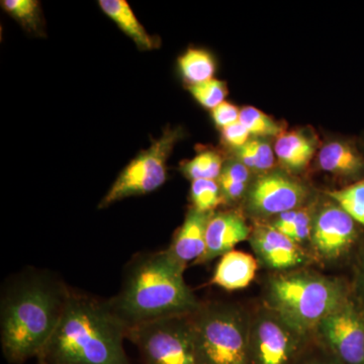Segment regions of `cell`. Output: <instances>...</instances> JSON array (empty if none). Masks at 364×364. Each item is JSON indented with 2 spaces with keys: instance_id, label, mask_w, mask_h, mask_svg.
Listing matches in <instances>:
<instances>
[{
  "instance_id": "cell-28",
  "label": "cell",
  "mask_w": 364,
  "mask_h": 364,
  "mask_svg": "<svg viewBox=\"0 0 364 364\" xmlns=\"http://www.w3.org/2000/svg\"><path fill=\"white\" fill-rule=\"evenodd\" d=\"M222 136L224 142L230 147L240 149L249 142L250 134L240 121H238L222 129Z\"/></svg>"
},
{
  "instance_id": "cell-25",
  "label": "cell",
  "mask_w": 364,
  "mask_h": 364,
  "mask_svg": "<svg viewBox=\"0 0 364 364\" xmlns=\"http://www.w3.org/2000/svg\"><path fill=\"white\" fill-rule=\"evenodd\" d=\"M191 198L193 208L203 213L215 212V208L225 205L219 183L210 179L191 181Z\"/></svg>"
},
{
  "instance_id": "cell-23",
  "label": "cell",
  "mask_w": 364,
  "mask_h": 364,
  "mask_svg": "<svg viewBox=\"0 0 364 364\" xmlns=\"http://www.w3.org/2000/svg\"><path fill=\"white\" fill-rule=\"evenodd\" d=\"M239 161L251 171L267 172L275 164V152L262 138L252 139L238 149Z\"/></svg>"
},
{
  "instance_id": "cell-6",
  "label": "cell",
  "mask_w": 364,
  "mask_h": 364,
  "mask_svg": "<svg viewBox=\"0 0 364 364\" xmlns=\"http://www.w3.org/2000/svg\"><path fill=\"white\" fill-rule=\"evenodd\" d=\"M191 315L133 326L127 329L126 338L136 345L144 364H198Z\"/></svg>"
},
{
  "instance_id": "cell-2",
  "label": "cell",
  "mask_w": 364,
  "mask_h": 364,
  "mask_svg": "<svg viewBox=\"0 0 364 364\" xmlns=\"http://www.w3.org/2000/svg\"><path fill=\"white\" fill-rule=\"evenodd\" d=\"M126 332L109 301L71 293L37 359L46 364H130L124 348Z\"/></svg>"
},
{
  "instance_id": "cell-17",
  "label": "cell",
  "mask_w": 364,
  "mask_h": 364,
  "mask_svg": "<svg viewBox=\"0 0 364 364\" xmlns=\"http://www.w3.org/2000/svg\"><path fill=\"white\" fill-rule=\"evenodd\" d=\"M275 156L291 171H301L309 166L316 153V142L304 132H284L277 138Z\"/></svg>"
},
{
  "instance_id": "cell-34",
  "label": "cell",
  "mask_w": 364,
  "mask_h": 364,
  "mask_svg": "<svg viewBox=\"0 0 364 364\" xmlns=\"http://www.w3.org/2000/svg\"><path fill=\"white\" fill-rule=\"evenodd\" d=\"M363 150L364 151V142H363Z\"/></svg>"
},
{
  "instance_id": "cell-32",
  "label": "cell",
  "mask_w": 364,
  "mask_h": 364,
  "mask_svg": "<svg viewBox=\"0 0 364 364\" xmlns=\"http://www.w3.org/2000/svg\"><path fill=\"white\" fill-rule=\"evenodd\" d=\"M310 364H330V363H322V361H318V363H310ZM332 364V363H331Z\"/></svg>"
},
{
  "instance_id": "cell-30",
  "label": "cell",
  "mask_w": 364,
  "mask_h": 364,
  "mask_svg": "<svg viewBox=\"0 0 364 364\" xmlns=\"http://www.w3.org/2000/svg\"><path fill=\"white\" fill-rule=\"evenodd\" d=\"M240 112L236 105L224 102L213 109V119L219 128L224 129L239 121Z\"/></svg>"
},
{
  "instance_id": "cell-22",
  "label": "cell",
  "mask_w": 364,
  "mask_h": 364,
  "mask_svg": "<svg viewBox=\"0 0 364 364\" xmlns=\"http://www.w3.org/2000/svg\"><path fill=\"white\" fill-rule=\"evenodd\" d=\"M327 195L364 229V178L328 191Z\"/></svg>"
},
{
  "instance_id": "cell-3",
  "label": "cell",
  "mask_w": 364,
  "mask_h": 364,
  "mask_svg": "<svg viewBox=\"0 0 364 364\" xmlns=\"http://www.w3.org/2000/svg\"><path fill=\"white\" fill-rule=\"evenodd\" d=\"M184 270L167 250L134 258L121 291L109 301L127 329L157 318L191 315L200 309L184 279Z\"/></svg>"
},
{
  "instance_id": "cell-12",
  "label": "cell",
  "mask_w": 364,
  "mask_h": 364,
  "mask_svg": "<svg viewBox=\"0 0 364 364\" xmlns=\"http://www.w3.org/2000/svg\"><path fill=\"white\" fill-rule=\"evenodd\" d=\"M258 262L277 272L304 268L312 261L310 253L268 223L252 228L249 237Z\"/></svg>"
},
{
  "instance_id": "cell-19",
  "label": "cell",
  "mask_w": 364,
  "mask_h": 364,
  "mask_svg": "<svg viewBox=\"0 0 364 364\" xmlns=\"http://www.w3.org/2000/svg\"><path fill=\"white\" fill-rule=\"evenodd\" d=\"M315 210L311 207L296 208L277 215L268 224L304 247L310 243Z\"/></svg>"
},
{
  "instance_id": "cell-15",
  "label": "cell",
  "mask_w": 364,
  "mask_h": 364,
  "mask_svg": "<svg viewBox=\"0 0 364 364\" xmlns=\"http://www.w3.org/2000/svg\"><path fill=\"white\" fill-rule=\"evenodd\" d=\"M318 166L332 176L355 182L364 178V151L349 140H334L323 146Z\"/></svg>"
},
{
  "instance_id": "cell-16",
  "label": "cell",
  "mask_w": 364,
  "mask_h": 364,
  "mask_svg": "<svg viewBox=\"0 0 364 364\" xmlns=\"http://www.w3.org/2000/svg\"><path fill=\"white\" fill-rule=\"evenodd\" d=\"M257 258L242 251H231L220 259L213 275L212 284L228 291L250 286L258 269Z\"/></svg>"
},
{
  "instance_id": "cell-7",
  "label": "cell",
  "mask_w": 364,
  "mask_h": 364,
  "mask_svg": "<svg viewBox=\"0 0 364 364\" xmlns=\"http://www.w3.org/2000/svg\"><path fill=\"white\" fill-rule=\"evenodd\" d=\"M182 134L181 128L167 127L149 149L141 152L124 167L98 208H109L124 198L148 195L161 188L167 179V160Z\"/></svg>"
},
{
  "instance_id": "cell-4",
  "label": "cell",
  "mask_w": 364,
  "mask_h": 364,
  "mask_svg": "<svg viewBox=\"0 0 364 364\" xmlns=\"http://www.w3.org/2000/svg\"><path fill=\"white\" fill-rule=\"evenodd\" d=\"M350 299V284L345 280L304 268L274 273L265 286V306L306 338Z\"/></svg>"
},
{
  "instance_id": "cell-27",
  "label": "cell",
  "mask_w": 364,
  "mask_h": 364,
  "mask_svg": "<svg viewBox=\"0 0 364 364\" xmlns=\"http://www.w3.org/2000/svg\"><path fill=\"white\" fill-rule=\"evenodd\" d=\"M188 90L198 104L212 111L225 102L228 93L226 83L215 78L200 85H189Z\"/></svg>"
},
{
  "instance_id": "cell-9",
  "label": "cell",
  "mask_w": 364,
  "mask_h": 364,
  "mask_svg": "<svg viewBox=\"0 0 364 364\" xmlns=\"http://www.w3.org/2000/svg\"><path fill=\"white\" fill-rule=\"evenodd\" d=\"M306 339L265 306L250 318L249 364H294Z\"/></svg>"
},
{
  "instance_id": "cell-18",
  "label": "cell",
  "mask_w": 364,
  "mask_h": 364,
  "mask_svg": "<svg viewBox=\"0 0 364 364\" xmlns=\"http://www.w3.org/2000/svg\"><path fill=\"white\" fill-rule=\"evenodd\" d=\"M100 9L134 43L141 51H150L159 47L156 38L147 33L136 18L128 2L124 0H100Z\"/></svg>"
},
{
  "instance_id": "cell-5",
  "label": "cell",
  "mask_w": 364,
  "mask_h": 364,
  "mask_svg": "<svg viewBox=\"0 0 364 364\" xmlns=\"http://www.w3.org/2000/svg\"><path fill=\"white\" fill-rule=\"evenodd\" d=\"M198 364H249L250 318L238 306L210 303L191 315Z\"/></svg>"
},
{
  "instance_id": "cell-26",
  "label": "cell",
  "mask_w": 364,
  "mask_h": 364,
  "mask_svg": "<svg viewBox=\"0 0 364 364\" xmlns=\"http://www.w3.org/2000/svg\"><path fill=\"white\" fill-rule=\"evenodd\" d=\"M240 123L247 129L250 135L262 136H279L284 133V129L279 124L273 121L267 114L253 107H246L241 109Z\"/></svg>"
},
{
  "instance_id": "cell-11",
  "label": "cell",
  "mask_w": 364,
  "mask_h": 364,
  "mask_svg": "<svg viewBox=\"0 0 364 364\" xmlns=\"http://www.w3.org/2000/svg\"><path fill=\"white\" fill-rule=\"evenodd\" d=\"M308 196V188L294 177L280 172H267L251 184L245 205L255 217H277L304 207Z\"/></svg>"
},
{
  "instance_id": "cell-24",
  "label": "cell",
  "mask_w": 364,
  "mask_h": 364,
  "mask_svg": "<svg viewBox=\"0 0 364 364\" xmlns=\"http://www.w3.org/2000/svg\"><path fill=\"white\" fill-rule=\"evenodd\" d=\"M224 168L222 156L215 151L205 150L198 153L191 161L182 165V173L189 181L210 179L218 181Z\"/></svg>"
},
{
  "instance_id": "cell-13",
  "label": "cell",
  "mask_w": 364,
  "mask_h": 364,
  "mask_svg": "<svg viewBox=\"0 0 364 364\" xmlns=\"http://www.w3.org/2000/svg\"><path fill=\"white\" fill-rule=\"evenodd\" d=\"M252 228L238 210L214 212L208 223L205 251L196 264H203L234 250L241 242L249 240Z\"/></svg>"
},
{
  "instance_id": "cell-1",
  "label": "cell",
  "mask_w": 364,
  "mask_h": 364,
  "mask_svg": "<svg viewBox=\"0 0 364 364\" xmlns=\"http://www.w3.org/2000/svg\"><path fill=\"white\" fill-rule=\"evenodd\" d=\"M70 294L61 279L45 270H26L7 282L0 301V340L9 363L39 358Z\"/></svg>"
},
{
  "instance_id": "cell-20",
  "label": "cell",
  "mask_w": 364,
  "mask_h": 364,
  "mask_svg": "<svg viewBox=\"0 0 364 364\" xmlns=\"http://www.w3.org/2000/svg\"><path fill=\"white\" fill-rule=\"evenodd\" d=\"M178 66L189 85H200L214 79L215 59L205 50L191 48L179 57Z\"/></svg>"
},
{
  "instance_id": "cell-33",
  "label": "cell",
  "mask_w": 364,
  "mask_h": 364,
  "mask_svg": "<svg viewBox=\"0 0 364 364\" xmlns=\"http://www.w3.org/2000/svg\"><path fill=\"white\" fill-rule=\"evenodd\" d=\"M38 364H45V363H43L42 360H40V359H38Z\"/></svg>"
},
{
  "instance_id": "cell-8",
  "label": "cell",
  "mask_w": 364,
  "mask_h": 364,
  "mask_svg": "<svg viewBox=\"0 0 364 364\" xmlns=\"http://www.w3.org/2000/svg\"><path fill=\"white\" fill-rule=\"evenodd\" d=\"M363 228L331 200L315 210L309 253L324 263H338L360 254Z\"/></svg>"
},
{
  "instance_id": "cell-29",
  "label": "cell",
  "mask_w": 364,
  "mask_h": 364,
  "mask_svg": "<svg viewBox=\"0 0 364 364\" xmlns=\"http://www.w3.org/2000/svg\"><path fill=\"white\" fill-rule=\"evenodd\" d=\"M358 256L355 277L350 286L351 298L364 316V249Z\"/></svg>"
},
{
  "instance_id": "cell-10",
  "label": "cell",
  "mask_w": 364,
  "mask_h": 364,
  "mask_svg": "<svg viewBox=\"0 0 364 364\" xmlns=\"http://www.w3.org/2000/svg\"><path fill=\"white\" fill-rule=\"evenodd\" d=\"M314 334L339 364H364V316L352 298L323 318Z\"/></svg>"
},
{
  "instance_id": "cell-21",
  "label": "cell",
  "mask_w": 364,
  "mask_h": 364,
  "mask_svg": "<svg viewBox=\"0 0 364 364\" xmlns=\"http://www.w3.org/2000/svg\"><path fill=\"white\" fill-rule=\"evenodd\" d=\"M1 6L28 33L37 36L44 33L42 9L37 0H4Z\"/></svg>"
},
{
  "instance_id": "cell-35",
  "label": "cell",
  "mask_w": 364,
  "mask_h": 364,
  "mask_svg": "<svg viewBox=\"0 0 364 364\" xmlns=\"http://www.w3.org/2000/svg\"><path fill=\"white\" fill-rule=\"evenodd\" d=\"M46 364V363H45Z\"/></svg>"
},
{
  "instance_id": "cell-14",
  "label": "cell",
  "mask_w": 364,
  "mask_h": 364,
  "mask_svg": "<svg viewBox=\"0 0 364 364\" xmlns=\"http://www.w3.org/2000/svg\"><path fill=\"white\" fill-rule=\"evenodd\" d=\"M214 213V212H213ZM213 213H203L189 208L181 227L177 230L167 252L186 267L198 262L205 251V233Z\"/></svg>"
},
{
  "instance_id": "cell-31",
  "label": "cell",
  "mask_w": 364,
  "mask_h": 364,
  "mask_svg": "<svg viewBox=\"0 0 364 364\" xmlns=\"http://www.w3.org/2000/svg\"><path fill=\"white\" fill-rule=\"evenodd\" d=\"M251 170L240 161L231 162L224 166L218 181H229L250 183Z\"/></svg>"
}]
</instances>
